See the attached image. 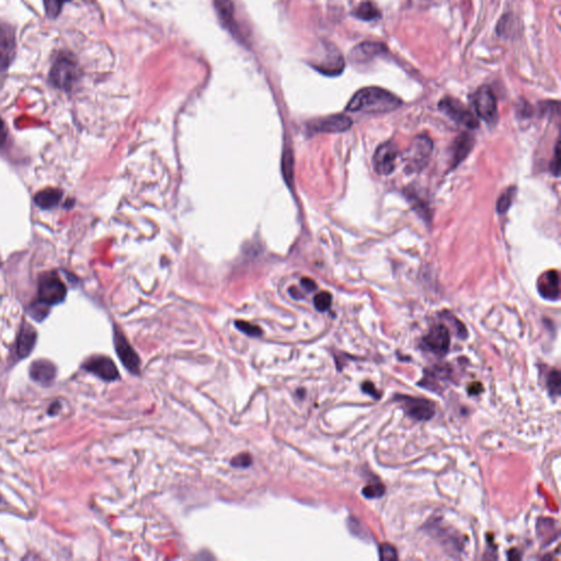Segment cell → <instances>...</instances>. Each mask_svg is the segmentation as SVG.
<instances>
[{"label": "cell", "mask_w": 561, "mask_h": 561, "mask_svg": "<svg viewBox=\"0 0 561 561\" xmlns=\"http://www.w3.org/2000/svg\"><path fill=\"white\" fill-rule=\"evenodd\" d=\"M235 326L236 328L241 330V332L247 335H250V337L258 338V337L262 335V330H261L260 327L255 326V325H253V323H247V321H236Z\"/></svg>", "instance_id": "27"}, {"label": "cell", "mask_w": 561, "mask_h": 561, "mask_svg": "<svg viewBox=\"0 0 561 561\" xmlns=\"http://www.w3.org/2000/svg\"><path fill=\"white\" fill-rule=\"evenodd\" d=\"M352 127V120L345 115H330L309 123L308 129L313 133H342Z\"/></svg>", "instance_id": "10"}, {"label": "cell", "mask_w": 561, "mask_h": 561, "mask_svg": "<svg viewBox=\"0 0 561 561\" xmlns=\"http://www.w3.org/2000/svg\"><path fill=\"white\" fill-rule=\"evenodd\" d=\"M115 347L117 357L125 369L132 374L139 375L141 369L139 357L119 329L115 330Z\"/></svg>", "instance_id": "8"}, {"label": "cell", "mask_w": 561, "mask_h": 561, "mask_svg": "<svg viewBox=\"0 0 561 561\" xmlns=\"http://www.w3.org/2000/svg\"><path fill=\"white\" fill-rule=\"evenodd\" d=\"M537 289L544 299L548 301H557L559 299V274L557 271L550 270L544 273L538 279Z\"/></svg>", "instance_id": "15"}, {"label": "cell", "mask_w": 561, "mask_h": 561, "mask_svg": "<svg viewBox=\"0 0 561 561\" xmlns=\"http://www.w3.org/2000/svg\"><path fill=\"white\" fill-rule=\"evenodd\" d=\"M62 191L57 189H45L35 195V201L41 209H50L59 205L62 199Z\"/></svg>", "instance_id": "20"}, {"label": "cell", "mask_w": 561, "mask_h": 561, "mask_svg": "<svg viewBox=\"0 0 561 561\" xmlns=\"http://www.w3.org/2000/svg\"><path fill=\"white\" fill-rule=\"evenodd\" d=\"M559 169H560V153H559V141H557L556 147H555L554 159L550 163V171L553 175L559 177Z\"/></svg>", "instance_id": "33"}, {"label": "cell", "mask_w": 561, "mask_h": 561, "mask_svg": "<svg viewBox=\"0 0 561 561\" xmlns=\"http://www.w3.org/2000/svg\"><path fill=\"white\" fill-rule=\"evenodd\" d=\"M497 32L501 37H511L518 32V20L514 16L508 13V15L503 16L499 21L498 27H497Z\"/></svg>", "instance_id": "21"}, {"label": "cell", "mask_w": 561, "mask_h": 561, "mask_svg": "<svg viewBox=\"0 0 561 561\" xmlns=\"http://www.w3.org/2000/svg\"><path fill=\"white\" fill-rule=\"evenodd\" d=\"M37 341V331L29 323L21 327L17 340V354L20 359L28 357L33 350Z\"/></svg>", "instance_id": "17"}, {"label": "cell", "mask_w": 561, "mask_h": 561, "mask_svg": "<svg viewBox=\"0 0 561 561\" xmlns=\"http://www.w3.org/2000/svg\"><path fill=\"white\" fill-rule=\"evenodd\" d=\"M515 193H516L515 187H508V189L499 197L498 202H497V212H498L499 214H506L508 209H510L511 205H512Z\"/></svg>", "instance_id": "25"}, {"label": "cell", "mask_w": 561, "mask_h": 561, "mask_svg": "<svg viewBox=\"0 0 561 561\" xmlns=\"http://www.w3.org/2000/svg\"><path fill=\"white\" fill-rule=\"evenodd\" d=\"M439 109L457 125L470 129L478 127L476 117L459 100L452 97L444 98L439 103Z\"/></svg>", "instance_id": "4"}, {"label": "cell", "mask_w": 561, "mask_h": 561, "mask_svg": "<svg viewBox=\"0 0 561 561\" xmlns=\"http://www.w3.org/2000/svg\"><path fill=\"white\" fill-rule=\"evenodd\" d=\"M331 303H332V296L328 291H321L313 299V304L318 311H328L330 308Z\"/></svg>", "instance_id": "28"}, {"label": "cell", "mask_w": 561, "mask_h": 561, "mask_svg": "<svg viewBox=\"0 0 561 561\" xmlns=\"http://www.w3.org/2000/svg\"><path fill=\"white\" fill-rule=\"evenodd\" d=\"M315 69L320 71L321 74L326 76H338L342 73L345 69V61H343L342 56L340 54H333L329 59L325 61V63L321 65L316 66Z\"/></svg>", "instance_id": "19"}, {"label": "cell", "mask_w": 561, "mask_h": 561, "mask_svg": "<svg viewBox=\"0 0 561 561\" xmlns=\"http://www.w3.org/2000/svg\"><path fill=\"white\" fill-rule=\"evenodd\" d=\"M403 105V101L391 91L379 87L363 88L347 103L345 110L362 113H388Z\"/></svg>", "instance_id": "1"}, {"label": "cell", "mask_w": 561, "mask_h": 561, "mask_svg": "<svg viewBox=\"0 0 561 561\" xmlns=\"http://www.w3.org/2000/svg\"><path fill=\"white\" fill-rule=\"evenodd\" d=\"M71 0H44L45 10L50 18H56L61 13L62 8Z\"/></svg>", "instance_id": "29"}, {"label": "cell", "mask_w": 561, "mask_h": 561, "mask_svg": "<svg viewBox=\"0 0 561 561\" xmlns=\"http://www.w3.org/2000/svg\"><path fill=\"white\" fill-rule=\"evenodd\" d=\"M0 502H1V497H0Z\"/></svg>", "instance_id": "39"}, {"label": "cell", "mask_w": 561, "mask_h": 561, "mask_svg": "<svg viewBox=\"0 0 561 561\" xmlns=\"http://www.w3.org/2000/svg\"><path fill=\"white\" fill-rule=\"evenodd\" d=\"M474 105L478 117L488 125H495L498 121L497 99L489 86H481L475 93Z\"/></svg>", "instance_id": "5"}, {"label": "cell", "mask_w": 561, "mask_h": 561, "mask_svg": "<svg viewBox=\"0 0 561 561\" xmlns=\"http://www.w3.org/2000/svg\"><path fill=\"white\" fill-rule=\"evenodd\" d=\"M431 153H432L431 139L425 137H417L409 149V167L412 170L422 169L423 166L427 165V161L430 158Z\"/></svg>", "instance_id": "13"}, {"label": "cell", "mask_w": 561, "mask_h": 561, "mask_svg": "<svg viewBox=\"0 0 561 561\" xmlns=\"http://www.w3.org/2000/svg\"><path fill=\"white\" fill-rule=\"evenodd\" d=\"M423 347L439 357H444L450 350V331L444 325L433 327L428 335L422 339Z\"/></svg>", "instance_id": "9"}, {"label": "cell", "mask_w": 561, "mask_h": 561, "mask_svg": "<svg viewBox=\"0 0 561 561\" xmlns=\"http://www.w3.org/2000/svg\"><path fill=\"white\" fill-rule=\"evenodd\" d=\"M363 496L367 499H378L384 496L385 487L381 482L376 484L367 485L363 488Z\"/></svg>", "instance_id": "30"}, {"label": "cell", "mask_w": 561, "mask_h": 561, "mask_svg": "<svg viewBox=\"0 0 561 561\" xmlns=\"http://www.w3.org/2000/svg\"><path fill=\"white\" fill-rule=\"evenodd\" d=\"M231 464L235 468H248L253 464V458H251V455L243 453V454L237 455L235 458L231 459Z\"/></svg>", "instance_id": "32"}, {"label": "cell", "mask_w": 561, "mask_h": 561, "mask_svg": "<svg viewBox=\"0 0 561 561\" xmlns=\"http://www.w3.org/2000/svg\"><path fill=\"white\" fill-rule=\"evenodd\" d=\"M379 558L381 560H397L398 554L396 548L388 543H384L379 546Z\"/></svg>", "instance_id": "31"}, {"label": "cell", "mask_w": 561, "mask_h": 561, "mask_svg": "<svg viewBox=\"0 0 561 561\" xmlns=\"http://www.w3.org/2000/svg\"><path fill=\"white\" fill-rule=\"evenodd\" d=\"M362 389L364 393H366L367 395L369 396L374 397L375 399L379 398V393L375 388L374 384H373L372 381H365L364 384L362 385Z\"/></svg>", "instance_id": "34"}, {"label": "cell", "mask_w": 561, "mask_h": 561, "mask_svg": "<svg viewBox=\"0 0 561 561\" xmlns=\"http://www.w3.org/2000/svg\"><path fill=\"white\" fill-rule=\"evenodd\" d=\"M282 171L284 175L285 183L291 187L293 185V178H294V159H293V154H291V149H287L283 154L282 159Z\"/></svg>", "instance_id": "24"}, {"label": "cell", "mask_w": 561, "mask_h": 561, "mask_svg": "<svg viewBox=\"0 0 561 561\" xmlns=\"http://www.w3.org/2000/svg\"><path fill=\"white\" fill-rule=\"evenodd\" d=\"M474 139L469 134L464 133L459 135L453 145V163L454 166L458 165L463 159L466 158L469 151L473 149Z\"/></svg>", "instance_id": "18"}, {"label": "cell", "mask_w": 561, "mask_h": 561, "mask_svg": "<svg viewBox=\"0 0 561 561\" xmlns=\"http://www.w3.org/2000/svg\"><path fill=\"white\" fill-rule=\"evenodd\" d=\"M30 376L42 385H50L56 376V367L47 360H39L30 366Z\"/></svg>", "instance_id": "16"}, {"label": "cell", "mask_w": 561, "mask_h": 561, "mask_svg": "<svg viewBox=\"0 0 561 561\" xmlns=\"http://www.w3.org/2000/svg\"><path fill=\"white\" fill-rule=\"evenodd\" d=\"M6 139H7V129L3 120L0 119V146L5 143Z\"/></svg>", "instance_id": "35"}, {"label": "cell", "mask_w": 561, "mask_h": 561, "mask_svg": "<svg viewBox=\"0 0 561 561\" xmlns=\"http://www.w3.org/2000/svg\"><path fill=\"white\" fill-rule=\"evenodd\" d=\"M396 399L405 412L415 420L429 421L434 417L435 405L433 401L409 396H398Z\"/></svg>", "instance_id": "6"}, {"label": "cell", "mask_w": 561, "mask_h": 561, "mask_svg": "<svg viewBox=\"0 0 561 561\" xmlns=\"http://www.w3.org/2000/svg\"><path fill=\"white\" fill-rule=\"evenodd\" d=\"M78 77L79 69L71 56L61 55L56 59L51 71V81L54 86L63 91H69Z\"/></svg>", "instance_id": "2"}, {"label": "cell", "mask_w": 561, "mask_h": 561, "mask_svg": "<svg viewBox=\"0 0 561 561\" xmlns=\"http://www.w3.org/2000/svg\"><path fill=\"white\" fill-rule=\"evenodd\" d=\"M16 51L15 33L9 25H0V75L5 73L13 59Z\"/></svg>", "instance_id": "12"}, {"label": "cell", "mask_w": 561, "mask_h": 561, "mask_svg": "<svg viewBox=\"0 0 561 561\" xmlns=\"http://www.w3.org/2000/svg\"><path fill=\"white\" fill-rule=\"evenodd\" d=\"M67 289L55 273H47L40 279L39 301L47 306L59 304L65 299Z\"/></svg>", "instance_id": "3"}, {"label": "cell", "mask_w": 561, "mask_h": 561, "mask_svg": "<svg viewBox=\"0 0 561 561\" xmlns=\"http://www.w3.org/2000/svg\"><path fill=\"white\" fill-rule=\"evenodd\" d=\"M83 367L88 372L97 375L103 381H117L120 377L119 371H117L115 362L110 357H103V355L91 357L89 360L83 363Z\"/></svg>", "instance_id": "11"}, {"label": "cell", "mask_w": 561, "mask_h": 561, "mask_svg": "<svg viewBox=\"0 0 561 561\" xmlns=\"http://www.w3.org/2000/svg\"><path fill=\"white\" fill-rule=\"evenodd\" d=\"M509 559H511V560H518V559H521V556L519 555V552H516L515 549H511L510 553H509Z\"/></svg>", "instance_id": "38"}, {"label": "cell", "mask_w": 561, "mask_h": 561, "mask_svg": "<svg viewBox=\"0 0 561 561\" xmlns=\"http://www.w3.org/2000/svg\"><path fill=\"white\" fill-rule=\"evenodd\" d=\"M398 149L394 141L381 144L375 151L373 157V167L379 175H389L395 170Z\"/></svg>", "instance_id": "7"}, {"label": "cell", "mask_w": 561, "mask_h": 561, "mask_svg": "<svg viewBox=\"0 0 561 561\" xmlns=\"http://www.w3.org/2000/svg\"><path fill=\"white\" fill-rule=\"evenodd\" d=\"M481 391H482V386H481V384H479V383L471 384L470 387H469V394L470 395L480 394Z\"/></svg>", "instance_id": "37"}, {"label": "cell", "mask_w": 561, "mask_h": 561, "mask_svg": "<svg viewBox=\"0 0 561 561\" xmlns=\"http://www.w3.org/2000/svg\"><path fill=\"white\" fill-rule=\"evenodd\" d=\"M561 378L560 373L559 371H552L549 373L548 379H547V387H548L549 394L554 397H558L560 395Z\"/></svg>", "instance_id": "26"}, {"label": "cell", "mask_w": 561, "mask_h": 561, "mask_svg": "<svg viewBox=\"0 0 561 561\" xmlns=\"http://www.w3.org/2000/svg\"><path fill=\"white\" fill-rule=\"evenodd\" d=\"M387 51L385 44L377 43V42H364L355 47L350 54V59L354 63H367L371 59L377 57L381 54H384Z\"/></svg>", "instance_id": "14"}, {"label": "cell", "mask_w": 561, "mask_h": 561, "mask_svg": "<svg viewBox=\"0 0 561 561\" xmlns=\"http://www.w3.org/2000/svg\"><path fill=\"white\" fill-rule=\"evenodd\" d=\"M215 8L224 23L231 25L233 21V4L231 0H215Z\"/></svg>", "instance_id": "23"}, {"label": "cell", "mask_w": 561, "mask_h": 561, "mask_svg": "<svg viewBox=\"0 0 561 561\" xmlns=\"http://www.w3.org/2000/svg\"><path fill=\"white\" fill-rule=\"evenodd\" d=\"M301 285H303V287H304V289H306L307 291H313V289H316L317 287L316 284H315V282H313V281H311V279H307V277H305V279H301Z\"/></svg>", "instance_id": "36"}, {"label": "cell", "mask_w": 561, "mask_h": 561, "mask_svg": "<svg viewBox=\"0 0 561 561\" xmlns=\"http://www.w3.org/2000/svg\"><path fill=\"white\" fill-rule=\"evenodd\" d=\"M353 16L363 21H372V20L379 19L381 17V13L372 3L365 1L353 11Z\"/></svg>", "instance_id": "22"}]
</instances>
